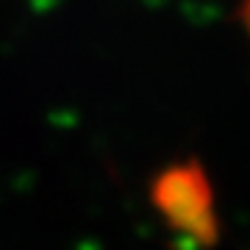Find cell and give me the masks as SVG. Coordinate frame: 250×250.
Masks as SVG:
<instances>
[{"label":"cell","instance_id":"6da1fadb","mask_svg":"<svg viewBox=\"0 0 250 250\" xmlns=\"http://www.w3.org/2000/svg\"><path fill=\"white\" fill-rule=\"evenodd\" d=\"M150 200L164 217V223L170 225V231L181 233L184 239L200 248L217 242L220 228H217L214 192L200 164L184 161L161 170L150 187Z\"/></svg>","mask_w":250,"mask_h":250},{"label":"cell","instance_id":"7a4b0ae2","mask_svg":"<svg viewBox=\"0 0 250 250\" xmlns=\"http://www.w3.org/2000/svg\"><path fill=\"white\" fill-rule=\"evenodd\" d=\"M242 14H245V22H248V31H250V0H245V9H242Z\"/></svg>","mask_w":250,"mask_h":250}]
</instances>
